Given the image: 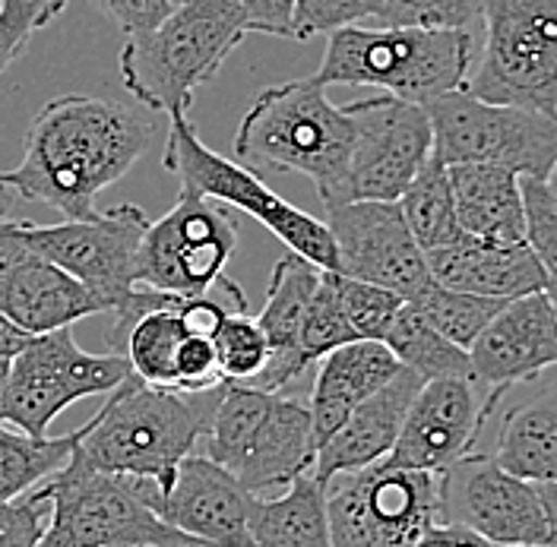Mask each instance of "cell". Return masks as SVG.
<instances>
[{"label": "cell", "instance_id": "6da1fadb", "mask_svg": "<svg viewBox=\"0 0 557 547\" xmlns=\"http://www.w3.org/2000/svg\"><path fill=\"white\" fill-rule=\"evenodd\" d=\"M152 146V124L96 96H58L41 104L26 134L23 162L0 184L23 200L92 219L99 194L117 184Z\"/></svg>", "mask_w": 557, "mask_h": 547}, {"label": "cell", "instance_id": "7a4b0ae2", "mask_svg": "<svg viewBox=\"0 0 557 547\" xmlns=\"http://www.w3.org/2000/svg\"><path fill=\"white\" fill-rule=\"evenodd\" d=\"M219 389L177 393L127 376L83 427L73 456L96 472L156 481L165 487L203 440Z\"/></svg>", "mask_w": 557, "mask_h": 547}, {"label": "cell", "instance_id": "3957f363", "mask_svg": "<svg viewBox=\"0 0 557 547\" xmlns=\"http://www.w3.org/2000/svg\"><path fill=\"white\" fill-rule=\"evenodd\" d=\"M235 162L250 172H288L308 177L323 209L339 203L351 156L346 108L326 99L313 79H292L263 89L232 142Z\"/></svg>", "mask_w": 557, "mask_h": 547}, {"label": "cell", "instance_id": "277c9868", "mask_svg": "<svg viewBox=\"0 0 557 547\" xmlns=\"http://www.w3.org/2000/svg\"><path fill=\"white\" fill-rule=\"evenodd\" d=\"M475 54L469 29L343 26L330 33L313 79L330 86H371L403 102L428 104L466 89Z\"/></svg>", "mask_w": 557, "mask_h": 547}, {"label": "cell", "instance_id": "5b68a950", "mask_svg": "<svg viewBox=\"0 0 557 547\" xmlns=\"http://www.w3.org/2000/svg\"><path fill=\"white\" fill-rule=\"evenodd\" d=\"M244 35L232 0H181L156 29L127 35L121 83L143 108L169 117L184 114Z\"/></svg>", "mask_w": 557, "mask_h": 547}, {"label": "cell", "instance_id": "8992f818", "mask_svg": "<svg viewBox=\"0 0 557 547\" xmlns=\"http://www.w3.org/2000/svg\"><path fill=\"white\" fill-rule=\"evenodd\" d=\"M203 446L257 497L311 475L317 459L308 402L242 383H222Z\"/></svg>", "mask_w": 557, "mask_h": 547}, {"label": "cell", "instance_id": "52a82bcc", "mask_svg": "<svg viewBox=\"0 0 557 547\" xmlns=\"http://www.w3.org/2000/svg\"><path fill=\"white\" fill-rule=\"evenodd\" d=\"M35 494L48 504V525L35 547L200 545L159 519L156 481L96 472L73 452L67 465L41 481Z\"/></svg>", "mask_w": 557, "mask_h": 547}, {"label": "cell", "instance_id": "ba28073f", "mask_svg": "<svg viewBox=\"0 0 557 547\" xmlns=\"http://www.w3.org/2000/svg\"><path fill=\"white\" fill-rule=\"evenodd\" d=\"M162 165L181 181V190H194L215 203L242 209L244 215L270 228L292 253L311 260L320 270L336 273V247L326 225L313 219L311 212L282 200L260 174L244 169L242 162L212 152L194 130L187 111L172 114Z\"/></svg>", "mask_w": 557, "mask_h": 547}, {"label": "cell", "instance_id": "9c48e42d", "mask_svg": "<svg viewBox=\"0 0 557 547\" xmlns=\"http://www.w3.org/2000/svg\"><path fill=\"white\" fill-rule=\"evenodd\" d=\"M434 156L444 165H497L520 177H542L557 162V114L494 104L466 89L424 104Z\"/></svg>", "mask_w": 557, "mask_h": 547}, {"label": "cell", "instance_id": "30bf717a", "mask_svg": "<svg viewBox=\"0 0 557 547\" xmlns=\"http://www.w3.org/2000/svg\"><path fill=\"white\" fill-rule=\"evenodd\" d=\"M485 48L466 92L557 114V0H482Z\"/></svg>", "mask_w": 557, "mask_h": 547}, {"label": "cell", "instance_id": "8fae6325", "mask_svg": "<svg viewBox=\"0 0 557 547\" xmlns=\"http://www.w3.org/2000/svg\"><path fill=\"white\" fill-rule=\"evenodd\" d=\"M330 547H412L441 522V475L386 459L323 484Z\"/></svg>", "mask_w": 557, "mask_h": 547}, {"label": "cell", "instance_id": "7c38bea8", "mask_svg": "<svg viewBox=\"0 0 557 547\" xmlns=\"http://www.w3.org/2000/svg\"><path fill=\"white\" fill-rule=\"evenodd\" d=\"M131 374L124 355H92L76 345L73 330L41 333L7 364L0 421L29 437H48L61 411L79 399L114 393Z\"/></svg>", "mask_w": 557, "mask_h": 547}, {"label": "cell", "instance_id": "4fadbf2b", "mask_svg": "<svg viewBox=\"0 0 557 547\" xmlns=\"http://www.w3.org/2000/svg\"><path fill=\"white\" fill-rule=\"evenodd\" d=\"M238 250V222L232 209L194 190L149 222L137 250V285L174 298H194L215 285Z\"/></svg>", "mask_w": 557, "mask_h": 547}, {"label": "cell", "instance_id": "5bb4252c", "mask_svg": "<svg viewBox=\"0 0 557 547\" xmlns=\"http://www.w3.org/2000/svg\"><path fill=\"white\" fill-rule=\"evenodd\" d=\"M16 225L29 250L86 285L104 304V313L124 304L137 288V250L149 228V215L137 206H114L92 219H64L61 225L26 219Z\"/></svg>", "mask_w": 557, "mask_h": 547}, {"label": "cell", "instance_id": "9a60e30c", "mask_svg": "<svg viewBox=\"0 0 557 547\" xmlns=\"http://www.w3.org/2000/svg\"><path fill=\"white\" fill-rule=\"evenodd\" d=\"M346 114L351 121V156L339 203H396L434 152L424 104L374 96L346 104Z\"/></svg>", "mask_w": 557, "mask_h": 547}, {"label": "cell", "instance_id": "2e32d148", "mask_svg": "<svg viewBox=\"0 0 557 547\" xmlns=\"http://www.w3.org/2000/svg\"><path fill=\"white\" fill-rule=\"evenodd\" d=\"M441 475V522L472 529L491 545H552L535 481L507 472L494 456L469 452Z\"/></svg>", "mask_w": 557, "mask_h": 547}, {"label": "cell", "instance_id": "e0dca14e", "mask_svg": "<svg viewBox=\"0 0 557 547\" xmlns=\"http://www.w3.org/2000/svg\"><path fill=\"white\" fill-rule=\"evenodd\" d=\"M326 232L336 247V273L381 285L403 301L421 298L434 278L399 203L355 200L326 206Z\"/></svg>", "mask_w": 557, "mask_h": 547}, {"label": "cell", "instance_id": "ac0fdd59", "mask_svg": "<svg viewBox=\"0 0 557 547\" xmlns=\"http://www.w3.org/2000/svg\"><path fill=\"white\" fill-rule=\"evenodd\" d=\"M500 399V389H487L482 396L472 376L421 383L386 462L418 472L450 469L453 462L475 452L487 418Z\"/></svg>", "mask_w": 557, "mask_h": 547}, {"label": "cell", "instance_id": "d6986e66", "mask_svg": "<svg viewBox=\"0 0 557 547\" xmlns=\"http://www.w3.org/2000/svg\"><path fill=\"white\" fill-rule=\"evenodd\" d=\"M0 313L29 336H41L104 313V304L61 266L33 253L16 222L0 219Z\"/></svg>", "mask_w": 557, "mask_h": 547}, {"label": "cell", "instance_id": "ffe728a7", "mask_svg": "<svg viewBox=\"0 0 557 547\" xmlns=\"http://www.w3.org/2000/svg\"><path fill=\"white\" fill-rule=\"evenodd\" d=\"M260 497L207 456H187L159 487L156 513L181 535L207 547H250Z\"/></svg>", "mask_w": 557, "mask_h": 547}, {"label": "cell", "instance_id": "44dd1931", "mask_svg": "<svg viewBox=\"0 0 557 547\" xmlns=\"http://www.w3.org/2000/svg\"><path fill=\"white\" fill-rule=\"evenodd\" d=\"M472 380L507 393L513 383L557 368V316L548 291L507 301L469 348Z\"/></svg>", "mask_w": 557, "mask_h": 547}, {"label": "cell", "instance_id": "7402d4cb", "mask_svg": "<svg viewBox=\"0 0 557 547\" xmlns=\"http://www.w3.org/2000/svg\"><path fill=\"white\" fill-rule=\"evenodd\" d=\"M421 376L412 371H399L383 389H377L371 399H364L358 409L339 424V431L317 449L311 475L317 481L336 478L346 472L368 469L374 462H383L396 444L406 411L412 406L416 393L421 389Z\"/></svg>", "mask_w": 557, "mask_h": 547}, {"label": "cell", "instance_id": "603a6c76", "mask_svg": "<svg viewBox=\"0 0 557 547\" xmlns=\"http://www.w3.org/2000/svg\"><path fill=\"white\" fill-rule=\"evenodd\" d=\"M320 273H323L320 266H313L311 260H305L292 250L273 266L267 304L257 316V323L270 343V361H267L263 374L247 386L282 393L288 383H295L311 368L301 351V330H305V316H308V304H311L313 288L320 282Z\"/></svg>", "mask_w": 557, "mask_h": 547}, {"label": "cell", "instance_id": "cb8c5ba5", "mask_svg": "<svg viewBox=\"0 0 557 547\" xmlns=\"http://www.w3.org/2000/svg\"><path fill=\"white\" fill-rule=\"evenodd\" d=\"M424 257L431 278L453 291L513 301L548 288V278L525 244H487L462 235L450 247L431 250Z\"/></svg>", "mask_w": 557, "mask_h": 547}, {"label": "cell", "instance_id": "d4e9b609", "mask_svg": "<svg viewBox=\"0 0 557 547\" xmlns=\"http://www.w3.org/2000/svg\"><path fill=\"white\" fill-rule=\"evenodd\" d=\"M399 371L403 364L396 361V355L374 339L339 345L323 355L308 399L317 449L339 431L351 411L383 389Z\"/></svg>", "mask_w": 557, "mask_h": 547}, {"label": "cell", "instance_id": "484cf974", "mask_svg": "<svg viewBox=\"0 0 557 547\" xmlns=\"http://www.w3.org/2000/svg\"><path fill=\"white\" fill-rule=\"evenodd\" d=\"M453 206L466 238L525 244L520 174L497 165H447Z\"/></svg>", "mask_w": 557, "mask_h": 547}, {"label": "cell", "instance_id": "4316f807", "mask_svg": "<svg viewBox=\"0 0 557 547\" xmlns=\"http://www.w3.org/2000/svg\"><path fill=\"white\" fill-rule=\"evenodd\" d=\"M494 459L525 481L557 484V376L504 411Z\"/></svg>", "mask_w": 557, "mask_h": 547}, {"label": "cell", "instance_id": "83f0119b", "mask_svg": "<svg viewBox=\"0 0 557 547\" xmlns=\"http://www.w3.org/2000/svg\"><path fill=\"white\" fill-rule=\"evenodd\" d=\"M250 547H330L323 481L301 475L278 497H260L250 522Z\"/></svg>", "mask_w": 557, "mask_h": 547}, {"label": "cell", "instance_id": "f1b7e54d", "mask_svg": "<svg viewBox=\"0 0 557 547\" xmlns=\"http://www.w3.org/2000/svg\"><path fill=\"white\" fill-rule=\"evenodd\" d=\"M381 343L396 355V361L406 371L418 374L424 383L447 380V376H472L469 351L441 336L412 301L396 310Z\"/></svg>", "mask_w": 557, "mask_h": 547}, {"label": "cell", "instance_id": "f546056e", "mask_svg": "<svg viewBox=\"0 0 557 547\" xmlns=\"http://www.w3.org/2000/svg\"><path fill=\"white\" fill-rule=\"evenodd\" d=\"M396 203L403 209V219L424 253L450 247L462 238L456 206H453L450 174L434 152Z\"/></svg>", "mask_w": 557, "mask_h": 547}, {"label": "cell", "instance_id": "4dcf8cb0", "mask_svg": "<svg viewBox=\"0 0 557 547\" xmlns=\"http://www.w3.org/2000/svg\"><path fill=\"white\" fill-rule=\"evenodd\" d=\"M79 440V427L64 437H29L0 424V504L20 500L41 481L61 472Z\"/></svg>", "mask_w": 557, "mask_h": 547}, {"label": "cell", "instance_id": "1f68e13d", "mask_svg": "<svg viewBox=\"0 0 557 547\" xmlns=\"http://www.w3.org/2000/svg\"><path fill=\"white\" fill-rule=\"evenodd\" d=\"M181 301L165 308L146 310L137 323L131 326L121 355L127 358L134 376H139L149 386H162V389H174V368H177V351L181 343L187 339V326L181 320Z\"/></svg>", "mask_w": 557, "mask_h": 547}, {"label": "cell", "instance_id": "d6a6232c", "mask_svg": "<svg viewBox=\"0 0 557 547\" xmlns=\"http://www.w3.org/2000/svg\"><path fill=\"white\" fill-rule=\"evenodd\" d=\"M412 304L424 313V320L441 336H447L453 345L469 351L472 343L482 336V330L494 320V313L504 308L507 301L469 295V291H453V288H444V285L434 282Z\"/></svg>", "mask_w": 557, "mask_h": 547}, {"label": "cell", "instance_id": "836d02e7", "mask_svg": "<svg viewBox=\"0 0 557 547\" xmlns=\"http://www.w3.org/2000/svg\"><path fill=\"white\" fill-rule=\"evenodd\" d=\"M212 351H215V364L225 383H253L263 374L267 361H270V343L257 323V316H250L247 310L225 313L219 320V326L209 336Z\"/></svg>", "mask_w": 557, "mask_h": 547}, {"label": "cell", "instance_id": "e575fe53", "mask_svg": "<svg viewBox=\"0 0 557 547\" xmlns=\"http://www.w3.org/2000/svg\"><path fill=\"white\" fill-rule=\"evenodd\" d=\"M358 343L351 326L346 320V310L339 301V288H336V273L323 270L320 282L313 288L308 316H305V330H301V351L308 358V364L320 361L323 355H330L339 345Z\"/></svg>", "mask_w": 557, "mask_h": 547}, {"label": "cell", "instance_id": "d590c367", "mask_svg": "<svg viewBox=\"0 0 557 547\" xmlns=\"http://www.w3.org/2000/svg\"><path fill=\"white\" fill-rule=\"evenodd\" d=\"M336 288H339V301H343L348 326H351L358 343H364V339L381 343L389 320L406 304L399 295L386 291L381 285L358 282V278H348L343 273H336Z\"/></svg>", "mask_w": 557, "mask_h": 547}, {"label": "cell", "instance_id": "8d00e7d4", "mask_svg": "<svg viewBox=\"0 0 557 547\" xmlns=\"http://www.w3.org/2000/svg\"><path fill=\"white\" fill-rule=\"evenodd\" d=\"M525 206V247L539 260L548 285L557 288V206L542 177H520Z\"/></svg>", "mask_w": 557, "mask_h": 547}, {"label": "cell", "instance_id": "74e56055", "mask_svg": "<svg viewBox=\"0 0 557 547\" xmlns=\"http://www.w3.org/2000/svg\"><path fill=\"white\" fill-rule=\"evenodd\" d=\"M482 16V0H383L381 26L469 29Z\"/></svg>", "mask_w": 557, "mask_h": 547}, {"label": "cell", "instance_id": "f35d334b", "mask_svg": "<svg viewBox=\"0 0 557 547\" xmlns=\"http://www.w3.org/2000/svg\"><path fill=\"white\" fill-rule=\"evenodd\" d=\"M383 0H295L292 38L308 41L313 35H330L361 20H381Z\"/></svg>", "mask_w": 557, "mask_h": 547}, {"label": "cell", "instance_id": "ab89813d", "mask_svg": "<svg viewBox=\"0 0 557 547\" xmlns=\"http://www.w3.org/2000/svg\"><path fill=\"white\" fill-rule=\"evenodd\" d=\"M51 16L29 0H0V76L13 67L35 33H41Z\"/></svg>", "mask_w": 557, "mask_h": 547}, {"label": "cell", "instance_id": "60d3db41", "mask_svg": "<svg viewBox=\"0 0 557 547\" xmlns=\"http://www.w3.org/2000/svg\"><path fill=\"white\" fill-rule=\"evenodd\" d=\"M48 504L29 490L20 500L0 504V547H35L48 525Z\"/></svg>", "mask_w": 557, "mask_h": 547}, {"label": "cell", "instance_id": "b9f144b4", "mask_svg": "<svg viewBox=\"0 0 557 547\" xmlns=\"http://www.w3.org/2000/svg\"><path fill=\"white\" fill-rule=\"evenodd\" d=\"M89 3L127 35L156 29L174 10V0H89Z\"/></svg>", "mask_w": 557, "mask_h": 547}, {"label": "cell", "instance_id": "7bdbcfd3", "mask_svg": "<svg viewBox=\"0 0 557 547\" xmlns=\"http://www.w3.org/2000/svg\"><path fill=\"white\" fill-rule=\"evenodd\" d=\"M247 33L292 38L295 0H232Z\"/></svg>", "mask_w": 557, "mask_h": 547}, {"label": "cell", "instance_id": "ee69618b", "mask_svg": "<svg viewBox=\"0 0 557 547\" xmlns=\"http://www.w3.org/2000/svg\"><path fill=\"white\" fill-rule=\"evenodd\" d=\"M412 547H494L482 535L456 522H434Z\"/></svg>", "mask_w": 557, "mask_h": 547}, {"label": "cell", "instance_id": "f6af8a7d", "mask_svg": "<svg viewBox=\"0 0 557 547\" xmlns=\"http://www.w3.org/2000/svg\"><path fill=\"white\" fill-rule=\"evenodd\" d=\"M29 339H33V336H29L26 330H20L10 316L0 313V358H3V361H10L13 355H20Z\"/></svg>", "mask_w": 557, "mask_h": 547}, {"label": "cell", "instance_id": "bcb514c9", "mask_svg": "<svg viewBox=\"0 0 557 547\" xmlns=\"http://www.w3.org/2000/svg\"><path fill=\"white\" fill-rule=\"evenodd\" d=\"M539 490H542V504L548 515V535H552V545L557 547V484H539Z\"/></svg>", "mask_w": 557, "mask_h": 547}, {"label": "cell", "instance_id": "7dc6e473", "mask_svg": "<svg viewBox=\"0 0 557 547\" xmlns=\"http://www.w3.org/2000/svg\"><path fill=\"white\" fill-rule=\"evenodd\" d=\"M29 3L41 7V10L54 20V16H61V13H64V7H67L70 0H29Z\"/></svg>", "mask_w": 557, "mask_h": 547}, {"label": "cell", "instance_id": "c3c4849f", "mask_svg": "<svg viewBox=\"0 0 557 547\" xmlns=\"http://www.w3.org/2000/svg\"><path fill=\"white\" fill-rule=\"evenodd\" d=\"M545 187H548V197H552L557 206V162L552 165V172L545 174Z\"/></svg>", "mask_w": 557, "mask_h": 547}, {"label": "cell", "instance_id": "681fc988", "mask_svg": "<svg viewBox=\"0 0 557 547\" xmlns=\"http://www.w3.org/2000/svg\"><path fill=\"white\" fill-rule=\"evenodd\" d=\"M7 364H10V361H3V358H0V402H3V383H7Z\"/></svg>", "mask_w": 557, "mask_h": 547}, {"label": "cell", "instance_id": "f907efd6", "mask_svg": "<svg viewBox=\"0 0 557 547\" xmlns=\"http://www.w3.org/2000/svg\"><path fill=\"white\" fill-rule=\"evenodd\" d=\"M545 291H548V298H552V308H555V316H557V288L555 285H548Z\"/></svg>", "mask_w": 557, "mask_h": 547}, {"label": "cell", "instance_id": "816d5d0a", "mask_svg": "<svg viewBox=\"0 0 557 547\" xmlns=\"http://www.w3.org/2000/svg\"><path fill=\"white\" fill-rule=\"evenodd\" d=\"M494 547H555V545H494Z\"/></svg>", "mask_w": 557, "mask_h": 547}, {"label": "cell", "instance_id": "f5cc1de1", "mask_svg": "<svg viewBox=\"0 0 557 547\" xmlns=\"http://www.w3.org/2000/svg\"><path fill=\"white\" fill-rule=\"evenodd\" d=\"M172 547H200V545H172Z\"/></svg>", "mask_w": 557, "mask_h": 547}, {"label": "cell", "instance_id": "db71d44e", "mask_svg": "<svg viewBox=\"0 0 557 547\" xmlns=\"http://www.w3.org/2000/svg\"><path fill=\"white\" fill-rule=\"evenodd\" d=\"M3 215H7V209H0V219H3Z\"/></svg>", "mask_w": 557, "mask_h": 547}]
</instances>
